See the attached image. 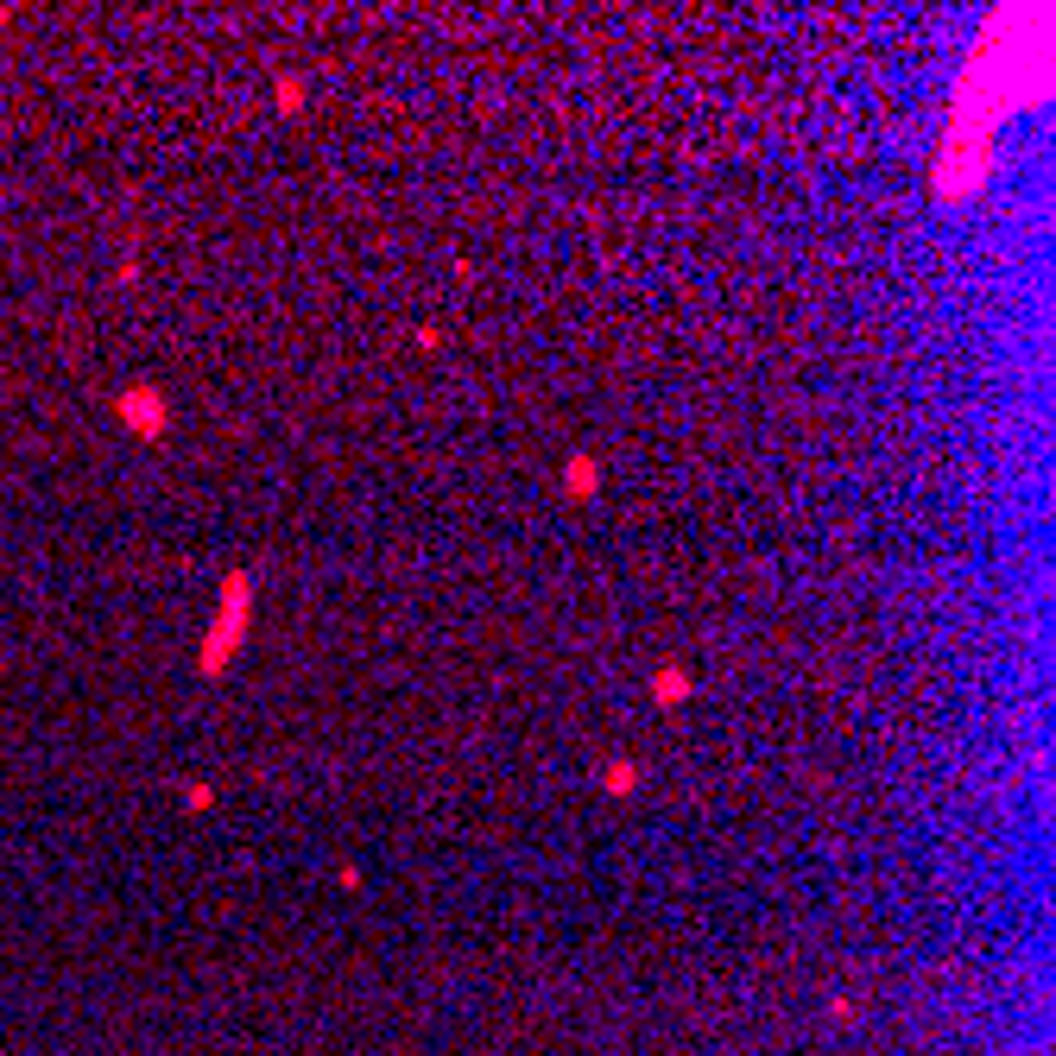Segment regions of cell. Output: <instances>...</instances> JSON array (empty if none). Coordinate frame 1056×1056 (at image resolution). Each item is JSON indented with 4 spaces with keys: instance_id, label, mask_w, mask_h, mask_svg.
<instances>
[{
    "instance_id": "6da1fadb",
    "label": "cell",
    "mask_w": 1056,
    "mask_h": 1056,
    "mask_svg": "<svg viewBox=\"0 0 1056 1056\" xmlns=\"http://www.w3.org/2000/svg\"><path fill=\"white\" fill-rule=\"evenodd\" d=\"M247 626H254V576H247V569H228V576H222V595H216V620H209L203 652H196V671H203V677H222V671L241 658V646H247Z\"/></svg>"
},
{
    "instance_id": "7a4b0ae2",
    "label": "cell",
    "mask_w": 1056,
    "mask_h": 1056,
    "mask_svg": "<svg viewBox=\"0 0 1056 1056\" xmlns=\"http://www.w3.org/2000/svg\"><path fill=\"white\" fill-rule=\"evenodd\" d=\"M115 411L127 418V431L134 437H165V418H172V405H165V392L158 387H127L115 399Z\"/></svg>"
},
{
    "instance_id": "3957f363",
    "label": "cell",
    "mask_w": 1056,
    "mask_h": 1056,
    "mask_svg": "<svg viewBox=\"0 0 1056 1056\" xmlns=\"http://www.w3.org/2000/svg\"><path fill=\"white\" fill-rule=\"evenodd\" d=\"M595 488H602V462H595L588 450L564 456V493H569V500H588Z\"/></svg>"
},
{
    "instance_id": "277c9868",
    "label": "cell",
    "mask_w": 1056,
    "mask_h": 1056,
    "mask_svg": "<svg viewBox=\"0 0 1056 1056\" xmlns=\"http://www.w3.org/2000/svg\"><path fill=\"white\" fill-rule=\"evenodd\" d=\"M273 101H278V115H285V120H297V115H304V101H311V82H304V77H292V70H278Z\"/></svg>"
},
{
    "instance_id": "5b68a950",
    "label": "cell",
    "mask_w": 1056,
    "mask_h": 1056,
    "mask_svg": "<svg viewBox=\"0 0 1056 1056\" xmlns=\"http://www.w3.org/2000/svg\"><path fill=\"white\" fill-rule=\"evenodd\" d=\"M602 784L614 791V798H626V791H639V765H633V760H607L602 765Z\"/></svg>"
},
{
    "instance_id": "8992f818",
    "label": "cell",
    "mask_w": 1056,
    "mask_h": 1056,
    "mask_svg": "<svg viewBox=\"0 0 1056 1056\" xmlns=\"http://www.w3.org/2000/svg\"><path fill=\"white\" fill-rule=\"evenodd\" d=\"M652 696H658V703H684L690 696V671H658V677H652Z\"/></svg>"
}]
</instances>
